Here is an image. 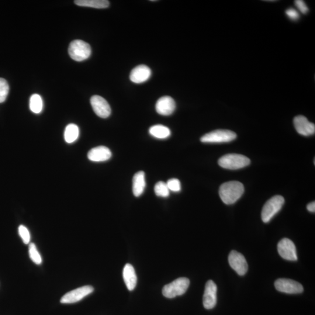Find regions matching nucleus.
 Listing matches in <instances>:
<instances>
[{
	"mask_svg": "<svg viewBox=\"0 0 315 315\" xmlns=\"http://www.w3.org/2000/svg\"><path fill=\"white\" fill-rule=\"evenodd\" d=\"M244 186L238 181H230L221 185L219 190L220 198L224 203L230 205L236 203L244 193Z\"/></svg>",
	"mask_w": 315,
	"mask_h": 315,
	"instance_id": "obj_1",
	"label": "nucleus"
},
{
	"mask_svg": "<svg viewBox=\"0 0 315 315\" xmlns=\"http://www.w3.org/2000/svg\"><path fill=\"white\" fill-rule=\"evenodd\" d=\"M251 164V160L244 155L230 154L223 156L219 160L221 167L230 170H237L247 167Z\"/></svg>",
	"mask_w": 315,
	"mask_h": 315,
	"instance_id": "obj_2",
	"label": "nucleus"
},
{
	"mask_svg": "<svg viewBox=\"0 0 315 315\" xmlns=\"http://www.w3.org/2000/svg\"><path fill=\"white\" fill-rule=\"evenodd\" d=\"M68 53L72 60L82 61L91 56V47L84 41L75 40L71 41L69 46Z\"/></svg>",
	"mask_w": 315,
	"mask_h": 315,
	"instance_id": "obj_3",
	"label": "nucleus"
},
{
	"mask_svg": "<svg viewBox=\"0 0 315 315\" xmlns=\"http://www.w3.org/2000/svg\"><path fill=\"white\" fill-rule=\"evenodd\" d=\"M285 200L282 196L273 197L266 202L263 208L262 219L265 223H268L278 214L285 204Z\"/></svg>",
	"mask_w": 315,
	"mask_h": 315,
	"instance_id": "obj_4",
	"label": "nucleus"
},
{
	"mask_svg": "<svg viewBox=\"0 0 315 315\" xmlns=\"http://www.w3.org/2000/svg\"><path fill=\"white\" fill-rule=\"evenodd\" d=\"M189 285L190 281L188 279L179 278L165 286L162 289V294L168 299H174L176 297L184 294L188 290Z\"/></svg>",
	"mask_w": 315,
	"mask_h": 315,
	"instance_id": "obj_5",
	"label": "nucleus"
},
{
	"mask_svg": "<svg viewBox=\"0 0 315 315\" xmlns=\"http://www.w3.org/2000/svg\"><path fill=\"white\" fill-rule=\"evenodd\" d=\"M237 137V134L231 130H217L204 135L200 141L204 143H229Z\"/></svg>",
	"mask_w": 315,
	"mask_h": 315,
	"instance_id": "obj_6",
	"label": "nucleus"
},
{
	"mask_svg": "<svg viewBox=\"0 0 315 315\" xmlns=\"http://www.w3.org/2000/svg\"><path fill=\"white\" fill-rule=\"evenodd\" d=\"M276 289L279 292L289 294H297L304 292V287L299 282L292 279H279L275 283Z\"/></svg>",
	"mask_w": 315,
	"mask_h": 315,
	"instance_id": "obj_7",
	"label": "nucleus"
},
{
	"mask_svg": "<svg viewBox=\"0 0 315 315\" xmlns=\"http://www.w3.org/2000/svg\"><path fill=\"white\" fill-rule=\"evenodd\" d=\"M93 288L91 286H85L79 287L77 289L71 291L65 294L61 298V304H74L79 302L85 297L89 295L93 292Z\"/></svg>",
	"mask_w": 315,
	"mask_h": 315,
	"instance_id": "obj_8",
	"label": "nucleus"
},
{
	"mask_svg": "<svg viewBox=\"0 0 315 315\" xmlns=\"http://www.w3.org/2000/svg\"><path fill=\"white\" fill-rule=\"evenodd\" d=\"M278 252L284 259L289 261H297L298 256L297 249L294 242L288 238H284L279 242Z\"/></svg>",
	"mask_w": 315,
	"mask_h": 315,
	"instance_id": "obj_9",
	"label": "nucleus"
},
{
	"mask_svg": "<svg viewBox=\"0 0 315 315\" xmlns=\"http://www.w3.org/2000/svg\"><path fill=\"white\" fill-rule=\"evenodd\" d=\"M228 262L232 269L240 276H244L247 273L248 265L244 255L238 252L231 251L228 256Z\"/></svg>",
	"mask_w": 315,
	"mask_h": 315,
	"instance_id": "obj_10",
	"label": "nucleus"
},
{
	"mask_svg": "<svg viewBox=\"0 0 315 315\" xmlns=\"http://www.w3.org/2000/svg\"><path fill=\"white\" fill-rule=\"evenodd\" d=\"M91 105L96 115L106 119L111 114V108L106 100L99 95H93L91 98Z\"/></svg>",
	"mask_w": 315,
	"mask_h": 315,
	"instance_id": "obj_11",
	"label": "nucleus"
},
{
	"mask_svg": "<svg viewBox=\"0 0 315 315\" xmlns=\"http://www.w3.org/2000/svg\"><path fill=\"white\" fill-rule=\"evenodd\" d=\"M217 287L212 280L206 283L203 296V306L207 310H212L217 304Z\"/></svg>",
	"mask_w": 315,
	"mask_h": 315,
	"instance_id": "obj_12",
	"label": "nucleus"
},
{
	"mask_svg": "<svg viewBox=\"0 0 315 315\" xmlns=\"http://www.w3.org/2000/svg\"><path fill=\"white\" fill-rule=\"evenodd\" d=\"M294 124L298 133L304 136H310L315 133V124L304 116H296L294 119Z\"/></svg>",
	"mask_w": 315,
	"mask_h": 315,
	"instance_id": "obj_13",
	"label": "nucleus"
},
{
	"mask_svg": "<svg viewBox=\"0 0 315 315\" xmlns=\"http://www.w3.org/2000/svg\"><path fill=\"white\" fill-rule=\"evenodd\" d=\"M175 108L174 99L169 96L161 97L157 100L155 105L156 111L163 116L171 115L175 111Z\"/></svg>",
	"mask_w": 315,
	"mask_h": 315,
	"instance_id": "obj_14",
	"label": "nucleus"
},
{
	"mask_svg": "<svg viewBox=\"0 0 315 315\" xmlns=\"http://www.w3.org/2000/svg\"><path fill=\"white\" fill-rule=\"evenodd\" d=\"M151 75L150 68L145 65H138L131 71L130 80L136 84H141L147 81Z\"/></svg>",
	"mask_w": 315,
	"mask_h": 315,
	"instance_id": "obj_15",
	"label": "nucleus"
},
{
	"mask_svg": "<svg viewBox=\"0 0 315 315\" xmlns=\"http://www.w3.org/2000/svg\"><path fill=\"white\" fill-rule=\"evenodd\" d=\"M112 157V152L108 147L99 146L91 149L88 152V158L93 162H104Z\"/></svg>",
	"mask_w": 315,
	"mask_h": 315,
	"instance_id": "obj_16",
	"label": "nucleus"
},
{
	"mask_svg": "<svg viewBox=\"0 0 315 315\" xmlns=\"http://www.w3.org/2000/svg\"><path fill=\"white\" fill-rule=\"evenodd\" d=\"M123 277L127 288L129 291H133L136 287L137 282L136 272L130 264H126L123 269Z\"/></svg>",
	"mask_w": 315,
	"mask_h": 315,
	"instance_id": "obj_17",
	"label": "nucleus"
},
{
	"mask_svg": "<svg viewBox=\"0 0 315 315\" xmlns=\"http://www.w3.org/2000/svg\"><path fill=\"white\" fill-rule=\"evenodd\" d=\"M146 186L145 183V174L143 171L136 173L133 179V192L136 197L140 196L143 193Z\"/></svg>",
	"mask_w": 315,
	"mask_h": 315,
	"instance_id": "obj_18",
	"label": "nucleus"
},
{
	"mask_svg": "<svg viewBox=\"0 0 315 315\" xmlns=\"http://www.w3.org/2000/svg\"><path fill=\"white\" fill-rule=\"evenodd\" d=\"M74 2L78 6L97 9L106 8L109 6V1L106 0H76Z\"/></svg>",
	"mask_w": 315,
	"mask_h": 315,
	"instance_id": "obj_19",
	"label": "nucleus"
},
{
	"mask_svg": "<svg viewBox=\"0 0 315 315\" xmlns=\"http://www.w3.org/2000/svg\"><path fill=\"white\" fill-rule=\"evenodd\" d=\"M149 133L152 137L158 139H165L171 136V130L169 128L161 124H157L150 127Z\"/></svg>",
	"mask_w": 315,
	"mask_h": 315,
	"instance_id": "obj_20",
	"label": "nucleus"
},
{
	"mask_svg": "<svg viewBox=\"0 0 315 315\" xmlns=\"http://www.w3.org/2000/svg\"><path fill=\"white\" fill-rule=\"evenodd\" d=\"M79 128L75 124H70L65 128L64 131V139L67 143H72L78 139L79 136Z\"/></svg>",
	"mask_w": 315,
	"mask_h": 315,
	"instance_id": "obj_21",
	"label": "nucleus"
},
{
	"mask_svg": "<svg viewBox=\"0 0 315 315\" xmlns=\"http://www.w3.org/2000/svg\"><path fill=\"white\" fill-rule=\"evenodd\" d=\"M29 108L33 113L39 114L43 109V100L41 96L38 94L31 96L29 102Z\"/></svg>",
	"mask_w": 315,
	"mask_h": 315,
	"instance_id": "obj_22",
	"label": "nucleus"
},
{
	"mask_svg": "<svg viewBox=\"0 0 315 315\" xmlns=\"http://www.w3.org/2000/svg\"><path fill=\"white\" fill-rule=\"evenodd\" d=\"M155 195L158 197H167L169 196V190L167 183L164 182H159L155 185L154 188Z\"/></svg>",
	"mask_w": 315,
	"mask_h": 315,
	"instance_id": "obj_23",
	"label": "nucleus"
},
{
	"mask_svg": "<svg viewBox=\"0 0 315 315\" xmlns=\"http://www.w3.org/2000/svg\"><path fill=\"white\" fill-rule=\"evenodd\" d=\"M29 257L32 261L36 265H40L42 262L41 256L38 252L36 245L33 243H31L29 247Z\"/></svg>",
	"mask_w": 315,
	"mask_h": 315,
	"instance_id": "obj_24",
	"label": "nucleus"
},
{
	"mask_svg": "<svg viewBox=\"0 0 315 315\" xmlns=\"http://www.w3.org/2000/svg\"><path fill=\"white\" fill-rule=\"evenodd\" d=\"M9 85L5 79L0 78V103L4 102L7 98Z\"/></svg>",
	"mask_w": 315,
	"mask_h": 315,
	"instance_id": "obj_25",
	"label": "nucleus"
},
{
	"mask_svg": "<svg viewBox=\"0 0 315 315\" xmlns=\"http://www.w3.org/2000/svg\"><path fill=\"white\" fill-rule=\"evenodd\" d=\"M169 191L179 192L181 190V183L178 179H171L167 183Z\"/></svg>",
	"mask_w": 315,
	"mask_h": 315,
	"instance_id": "obj_26",
	"label": "nucleus"
},
{
	"mask_svg": "<svg viewBox=\"0 0 315 315\" xmlns=\"http://www.w3.org/2000/svg\"><path fill=\"white\" fill-rule=\"evenodd\" d=\"M18 233L19 236L22 238L23 243L25 244H29L30 235L27 228L21 225V226H20L18 228Z\"/></svg>",
	"mask_w": 315,
	"mask_h": 315,
	"instance_id": "obj_27",
	"label": "nucleus"
},
{
	"mask_svg": "<svg viewBox=\"0 0 315 315\" xmlns=\"http://www.w3.org/2000/svg\"><path fill=\"white\" fill-rule=\"evenodd\" d=\"M295 4L300 12L304 13V14H306L309 11V9H308L306 3L302 0H297V1H295Z\"/></svg>",
	"mask_w": 315,
	"mask_h": 315,
	"instance_id": "obj_28",
	"label": "nucleus"
},
{
	"mask_svg": "<svg viewBox=\"0 0 315 315\" xmlns=\"http://www.w3.org/2000/svg\"><path fill=\"white\" fill-rule=\"evenodd\" d=\"M286 13L289 18L293 20H297L300 18L299 13L295 9L289 8L287 10Z\"/></svg>",
	"mask_w": 315,
	"mask_h": 315,
	"instance_id": "obj_29",
	"label": "nucleus"
},
{
	"mask_svg": "<svg viewBox=\"0 0 315 315\" xmlns=\"http://www.w3.org/2000/svg\"><path fill=\"white\" fill-rule=\"evenodd\" d=\"M307 210L311 213L315 212V202H311L308 204L307 205Z\"/></svg>",
	"mask_w": 315,
	"mask_h": 315,
	"instance_id": "obj_30",
	"label": "nucleus"
}]
</instances>
